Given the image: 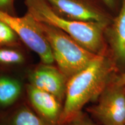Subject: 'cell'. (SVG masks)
<instances>
[{"label": "cell", "instance_id": "obj_1", "mask_svg": "<svg viewBox=\"0 0 125 125\" xmlns=\"http://www.w3.org/2000/svg\"><path fill=\"white\" fill-rule=\"evenodd\" d=\"M118 67L108 54L98 56L83 69L68 79L60 124L82 112L86 104L95 102L117 74Z\"/></svg>", "mask_w": 125, "mask_h": 125}, {"label": "cell", "instance_id": "obj_2", "mask_svg": "<svg viewBox=\"0 0 125 125\" xmlns=\"http://www.w3.org/2000/svg\"><path fill=\"white\" fill-rule=\"evenodd\" d=\"M27 12L37 21L58 28L76 42L98 56L108 54L105 31L108 24L73 20L56 14L45 0H24Z\"/></svg>", "mask_w": 125, "mask_h": 125}, {"label": "cell", "instance_id": "obj_3", "mask_svg": "<svg viewBox=\"0 0 125 125\" xmlns=\"http://www.w3.org/2000/svg\"><path fill=\"white\" fill-rule=\"evenodd\" d=\"M38 22L51 48L54 63L68 79L98 56L87 51L58 28Z\"/></svg>", "mask_w": 125, "mask_h": 125}, {"label": "cell", "instance_id": "obj_4", "mask_svg": "<svg viewBox=\"0 0 125 125\" xmlns=\"http://www.w3.org/2000/svg\"><path fill=\"white\" fill-rule=\"evenodd\" d=\"M0 20L9 25L16 32L23 44L38 55L41 62L53 64L51 48L41 29L38 21L27 12L22 17L0 11Z\"/></svg>", "mask_w": 125, "mask_h": 125}, {"label": "cell", "instance_id": "obj_5", "mask_svg": "<svg viewBox=\"0 0 125 125\" xmlns=\"http://www.w3.org/2000/svg\"><path fill=\"white\" fill-rule=\"evenodd\" d=\"M95 102L86 110L97 122L102 125H125V86L112 81Z\"/></svg>", "mask_w": 125, "mask_h": 125}, {"label": "cell", "instance_id": "obj_6", "mask_svg": "<svg viewBox=\"0 0 125 125\" xmlns=\"http://www.w3.org/2000/svg\"><path fill=\"white\" fill-rule=\"evenodd\" d=\"M56 14L67 19L109 24L107 14L87 0H45Z\"/></svg>", "mask_w": 125, "mask_h": 125}, {"label": "cell", "instance_id": "obj_7", "mask_svg": "<svg viewBox=\"0 0 125 125\" xmlns=\"http://www.w3.org/2000/svg\"><path fill=\"white\" fill-rule=\"evenodd\" d=\"M28 83L54 95L63 103L68 78L57 66L41 62L28 73Z\"/></svg>", "mask_w": 125, "mask_h": 125}, {"label": "cell", "instance_id": "obj_8", "mask_svg": "<svg viewBox=\"0 0 125 125\" xmlns=\"http://www.w3.org/2000/svg\"><path fill=\"white\" fill-rule=\"evenodd\" d=\"M30 107L47 125H59L63 103L56 97L30 84L25 89Z\"/></svg>", "mask_w": 125, "mask_h": 125}, {"label": "cell", "instance_id": "obj_9", "mask_svg": "<svg viewBox=\"0 0 125 125\" xmlns=\"http://www.w3.org/2000/svg\"><path fill=\"white\" fill-rule=\"evenodd\" d=\"M105 36L109 55L117 67H125V0L119 13L106 28Z\"/></svg>", "mask_w": 125, "mask_h": 125}, {"label": "cell", "instance_id": "obj_10", "mask_svg": "<svg viewBox=\"0 0 125 125\" xmlns=\"http://www.w3.org/2000/svg\"><path fill=\"white\" fill-rule=\"evenodd\" d=\"M9 69L0 68V117L16 105L26 85Z\"/></svg>", "mask_w": 125, "mask_h": 125}, {"label": "cell", "instance_id": "obj_11", "mask_svg": "<svg viewBox=\"0 0 125 125\" xmlns=\"http://www.w3.org/2000/svg\"><path fill=\"white\" fill-rule=\"evenodd\" d=\"M0 125H47L30 106H15L0 117Z\"/></svg>", "mask_w": 125, "mask_h": 125}, {"label": "cell", "instance_id": "obj_12", "mask_svg": "<svg viewBox=\"0 0 125 125\" xmlns=\"http://www.w3.org/2000/svg\"><path fill=\"white\" fill-rule=\"evenodd\" d=\"M22 46L0 48V68L12 70L26 62V57Z\"/></svg>", "mask_w": 125, "mask_h": 125}, {"label": "cell", "instance_id": "obj_13", "mask_svg": "<svg viewBox=\"0 0 125 125\" xmlns=\"http://www.w3.org/2000/svg\"><path fill=\"white\" fill-rule=\"evenodd\" d=\"M23 43L16 32L7 23L0 20V48L22 46Z\"/></svg>", "mask_w": 125, "mask_h": 125}, {"label": "cell", "instance_id": "obj_14", "mask_svg": "<svg viewBox=\"0 0 125 125\" xmlns=\"http://www.w3.org/2000/svg\"><path fill=\"white\" fill-rule=\"evenodd\" d=\"M62 125H102L93 121L87 112H79Z\"/></svg>", "mask_w": 125, "mask_h": 125}, {"label": "cell", "instance_id": "obj_15", "mask_svg": "<svg viewBox=\"0 0 125 125\" xmlns=\"http://www.w3.org/2000/svg\"><path fill=\"white\" fill-rule=\"evenodd\" d=\"M15 1V0H0V11L16 15Z\"/></svg>", "mask_w": 125, "mask_h": 125}, {"label": "cell", "instance_id": "obj_16", "mask_svg": "<svg viewBox=\"0 0 125 125\" xmlns=\"http://www.w3.org/2000/svg\"><path fill=\"white\" fill-rule=\"evenodd\" d=\"M112 82L118 85L125 86V71L116 74Z\"/></svg>", "mask_w": 125, "mask_h": 125}, {"label": "cell", "instance_id": "obj_17", "mask_svg": "<svg viewBox=\"0 0 125 125\" xmlns=\"http://www.w3.org/2000/svg\"><path fill=\"white\" fill-rule=\"evenodd\" d=\"M100 1L111 10H114V9L116 8L118 2V0H100Z\"/></svg>", "mask_w": 125, "mask_h": 125}, {"label": "cell", "instance_id": "obj_18", "mask_svg": "<svg viewBox=\"0 0 125 125\" xmlns=\"http://www.w3.org/2000/svg\"></svg>", "mask_w": 125, "mask_h": 125}]
</instances>
